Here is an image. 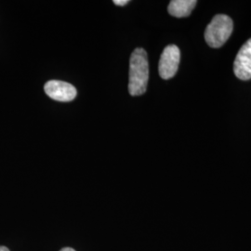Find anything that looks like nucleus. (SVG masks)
Returning a JSON list of instances; mask_svg holds the SVG:
<instances>
[{
    "label": "nucleus",
    "instance_id": "nucleus-1",
    "mask_svg": "<svg viewBox=\"0 0 251 251\" xmlns=\"http://www.w3.org/2000/svg\"><path fill=\"white\" fill-rule=\"evenodd\" d=\"M149 79V64L147 53L144 49L138 48L129 60L128 91L131 96H140L145 93Z\"/></svg>",
    "mask_w": 251,
    "mask_h": 251
},
{
    "label": "nucleus",
    "instance_id": "nucleus-2",
    "mask_svg": "<svg viewBox=\"0 0 251 251\" xmlns=\"http://www.w3.org/2000/svg\"><path fill=\"white\" fill-rule=\"evenodd\" d=\"M232 19L225 14L216 15L206 26L205 39L207 45L218 49L225 44L233 32Z\"/></svg>",
    "mask_w": 251,
    "mask_h": 251
},
{
    "label": "nucleus",
    "instance_id": "nucleus-3",
    "mask_svg": "<svg viewBox=\"0 0 251 251\" xmlns=\"http://www.w3.org/2000/svg\"><path fill=\"white\" fill-rule=\"evenodd\" d=\"M179 60L180 51L177 46L170 45L165 48L158 64L159 75L163 79H171L176 75L179 68Z\"/></svg>",
    "mask_w": 251,
    "mask_h": 251
},
{
    "label": "nucleus",
    "instance_id": "nucleus-4",
    "mask_svg": "<svg viewBox=\"0 0 251 251\" xmlns=\"http://www.w3.org/2000/svg\"><path fill=\"white\" fill-rule=\"evenodd\" d=\"M46 94L58 101H71L76 97L77 91L75 88L64 81L50 80L44 86Z\"/></svg>",
    "mask_w": 251,
    "mask_h": 251
},
{
    "label": "nucleus",
    "instance_id": "nucleus-5",
    "mask_svg": "<svg viewBox=\"0 0 251 251\" xmlns=\"http://www.w3.org/2000/svg\"><path fill=\"white\" fill-rule=\"evenodd\" d=\"M233 72L235 76L241 80L251 79V38L242 46L236 55Z\"/></svg>",
    "mask_w": 251,
    "mask_h": 251
},
{
    "label": "nucleus",
    "instance_id": "nucleus-6",
    "mask_svg": "<svg viewBox=\"0 0 251 251\" xmlns=\"http://www.w3.org/2000/svg\"><path fill=\"white\" fill-rule=\"evenodd\" d=\"M198 2L196 0H172L169 5V13L173 17H187L195 9Z\"/></svg>",
    "mask_w": 251,
    "mask_h": 251
},
{
    "label": "nucleus",
    "instance_id": "nucleus-7",
    "mask_svg": "<svg viewBox=\"0 0 251 251\" xmlns=\"http://www.w3.org/2000/svg\"><path fill=\"white\" fill-rule=\"evenodd\" d=\"M129 1L128 0H115L114 3L117 5V6H125Z\"/></svg>",
    "mask_w": 251,
    "mask_h": 251
},
{
    "label": "nucleus",
    "instance_id": "nucleus-8",
    "mask_svg": "<svg viewBox=\"0 0 251 251\" xmlns=\"http://www.w3.org/2000/svg\"><path fill=\"white\" fill-rule=\"evenodd\" d=\"M75 251V250H73V249H71V248H64V249H63L62 251Z\"/></svg>",
    "mask_w": 251,
    "mask_h": 251
},
{
    "label": "nucleus",
    "instance_id": "nucleus-9",
    "mask_svg": "<svg viewBox=\"0 0 251 251\" xmlns=\"http://www.w3.org/2000/svg\"><path fill=\"white\" fill-rule=\"evenodd\" d=\"M0 251H9V250L6 247H0Z\"/></svg>",
    "mask_w": 251,
    "mask_h": 251
}]
</instances>
